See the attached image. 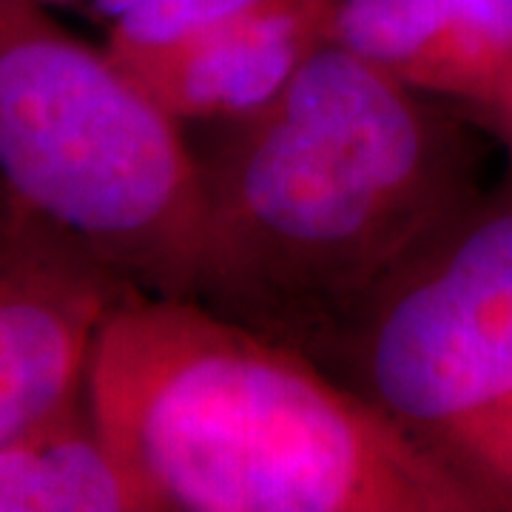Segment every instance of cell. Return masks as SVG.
Here are the masks:
<instances>
[{"mask_svg": "<svg viewBox=\"0 0 512 512\" xmlns=\"http://www.w3.org/2000/svg\"><path fill=\"white\" fill-rule=\"evenodd\" d=\"M433 100L325 43L271 103L211 126L191 299L319 362L481 191L473 123Z\"/></svg>", "mask_w": 512, "mask_h": 512, "instance_id": "6da1fadb", "label": "cell"}, {"mask_svg": "<svg viewBox=\"0 0 512 512\" xmlns=\"http://www.w3.org/2000/svg\"><path fill=\"white\" fill-rule=\"evenodd\" d=\"M83 396L160 512H493L311 356L191 296L120 299Z\"/></svg>", "mask_w": 512, "mask_h": 512, "instance_id": "7a4b0ae2", "label": "cell"}, {"mask_svg": "<svg viewBox=\"0 0 512 512\" xmlns=\"http://www.w3.org/2000/svg\"><path fill=\"white\" fill-rule=\"evenodd\" d=\"M0 183L137 291L194 296V148L106 49L40 0H0Z\"/></svg>", "mask_w": 512, "mask_h": 512, "instance_id": "3957f363", "label": "cell"}, {"mask_svg": "<svg viewBox=\"0 0 512 512\" xmlns=\"http://www.w3.org/2000/svg\"><path fill=\"white\" fill-rule=\"evenodd\" d=\"M316 365L447 464L512 402V180L424 239Z\"/></svg>", "mask_w": 512, "mask_h": 512, "instance_id": "277c9868", "label": "cell"}, {"mask_svg": "<svg viewBox=\"0 0 512 512\" xmlns=\"http://www.w3.org/2000/svg\"><path fill=\"white\" fill-rule=\"evenodd\" d=\"M137 293L0 183V444L83 396L106 313Z\"/></svg>", "mask_w": 512, "mask_h": 512, "instance_id": "5b68a950", "label": "cell"}, {"mask_svg": "<svg viewBox=\"0 0 512 512\" xmlns=\"http://www.w3.org/2000/svg\"><path fill=\"white\" fill-rule=\"evenodd\" d=\"M328 37L461 109L512 77V0H333Z\"/></svg>", "mask_w": 512, "mask_h": 512, "instance_id": "8992f818", "label": "cell"}, {"mask_svg": "<svg viewBox=\"0 0 512 512\" xmlns=\"http://www.w3.org/2000/svg\"><path fill=\"white\" fill-rule=\"evenodd\" d=\"M333 0H274L180 52L126 69L177 126L248 117L330 43Z\"/></svg>", "mask_w": 512, "mask_h": 512, "instance_id": "52a82bcc", "label": "cell"}, {"mask_svg": "<svg viewBox=\"0 0 512 512\" xmlns=\"http://www.w3.org/2000/svg\"><path fill=\"white\" fill-rule=\"evenodd\" d=\"M0 512H160V504L77 396L0 444Z\"/></svg>", "mask_w": 512, "mask_h": 512, "instance_id": "ba28073f", "label": "cell"}, {"mask_svg": "<svg viewBox=\"0 0 512 512\" xmlns=\"http://www.w3.org/2000/svg\"><path fill=\"white\" fill-rule=\"evenodd\" d=\"M268 3L274 0H140L111 20L103 49L117 66L134 69L180 52Z\"/></svg>", "mask_w": 512, "mask_h": 512, "instance_id": "9c48e42d", "label": "cell"}, {"mask_svg": "<svg viewBox=\"0 0 512 512\" xmlns=\"http://www.w3.org/2000/svg\"><path fill=\"white\" fill-rule=\"evenodd\" d=\"M447 464L490 510H512V402L458 441L447 453Z\"/></svg>", "mask_w": 512, "mask_h": 512, "instance_id": "30bf717a", "label": "cell"}, {"mask_svg": "<svg viewBox=\"0 0 512 512\" xmlns=\"http://www.w3.org/2000/svg\"><path fill=\"white\" fill-rule=\"evenodd\" d=\"M464 117L478 126L481 131L493 134L501 146L507 148V154L512 157V77L487 100H481L476 106H467Z\"/></svg>", "mask_w": 512, "mask_h": 512, "instance_id": "8fae6325", "label": "cell"}, {"mask_svg": "<svg viewBox=\"0 0 512 512\" xmlns=\"http://www.w3.org/2000/svg\"><path fill=\"white\" fill-rule=\"evenodd\" d=\"M137 3H140V0H89L83 12L97 20H103V23L109 26L111 20L120 18L123 12H128V9L137 6Z\"/></svg>", "mask_w": 512, "mask_h": 512, "instance_id": "7c38bea8", "label": "cell"}]
</instances>
